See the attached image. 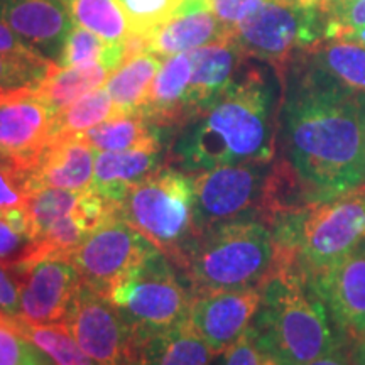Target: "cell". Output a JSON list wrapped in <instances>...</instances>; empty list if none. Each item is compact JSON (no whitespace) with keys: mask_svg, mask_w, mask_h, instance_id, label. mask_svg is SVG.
<instances>
[{"mask_svg":"<svg viewBox=\"0 0 365 365\" xmlns=\"http://www.w3.org/2000/svg\"><path fill=\"white\" fill-rule=\"evenodd\" d=\"M282 158L309 203L365 185V135L360 93L294 59L282 76Z\"/></svg>","mask_w":365,"mask_h":365,"instance_id":"cell-1","label":"cell"},{"mask_svg":"<svg viewBox=\"0 0 365 365\" xmlns=\"http://www.w3.org/2000/svg\"><path fill=\"white\" fill-rule=\"evenodd\" d=\"M279 112L274 85L247 66L208 105L185 122L168 150L171 168L186 175L276 159Z\"/></svg>","mask_w":365,"mask_h":365,"instance_id":"cell-2","label":"cell"},{"mask_svg":"<svg viewBox=\"0 0 365 365\" xmlns=\"http://www.w3.org/2000/svg\"><path fill=\"white\" fill-rule=\"evenodd\" d=\"M261 294L252 330L261 352L277 365H308L349 344L333 328L322 299L293 267H277L261 286Z\"/></svg>","mask_w":365,"mask_h":365,"instance_id":"cell-3","label":"cell"},{"mask_svg":"<svg viewBox=\"0 0 365 365\" xmlns=\"http://www.w3.org/2000/svg\"><path fill=\"white\" fill-rule=\"evenodd\" d=\"M277 244L261 220L215 225L186 245L175 262L190 296L261 287L276 271Z\"/></svg>","mask_w":365,"mask_h":365,"instance_id":"cell-4","label":"cell"},{"mask_svg":"<svg viewBox=\"0 0 365 365\" xmlns=\"http://www.w3.org/2000/svg\"><path fill=\"white\" fill-rule=\"evenodd\" d=\"M277 266L293 267L312 282L365 239V185L327 202L308 203L271 225Z\"/></svg>","mask_w":365,"mask_h":365,"instance_id":"cell-5","label":"cell"},{"mask_svg":"<svg viewBox=\"0 0 365 365\" xmlns=\"http://www.w3.org/2000/svg\"><path fill=\"white\" fill-rule=\"evenodd\" d=\"M195 176L163 166L130 186L118 215L175 264L193 240Z\"/></svg>","mask_w":365,"mask_h":365,"instance_id":"cell-6","label":"cell"},{"mask_svg":"<svg viewBox=\"0 0 365 365\" xmlns=\"http://www.w3.org/2000/svg\"><path fill=\"white\" fill-rule=\"evenodd\" d=\"M327 34L323 0H267L237 26L232 41L247 58L267 63L282 80L291 63Z\"/></svg>","mask_w":365,"mask_h":365,"instance_id":"cell-7","label":"cell"},{"mask_svg":"<svg viewBox=\"0 0 365 365\" xmlns=\"http://www.w3.org/2000/svg\"><path fill=\"white\" fill-rule=\"evenodd\" d=\"M175 264L156 250L108 293V301L137 335L168 331L188 318L191 296Z\"/></svg>","mask_w":365,"mask_h":365,"instance_id":"cell-8","label":"cell"},{"mask_svg":"<svg viewBox=\"0 0 365 365\" xmlns=\"http://www.w3.org/2000/svg\"><path fill=\"white\" fill-rule=\"evenodd\" d=\"M156 250L144 235L115 215L90 232L66 259L83 284L107 298L117 282Z\"/></svg>","mask_w":365,"mask_h":365,"instance_id":"cell-9","label":"cell"},{"mask_svg":"<svg viewBox=\"0 0 365 365\" xmlns=\"http://www.w3.org/2000/svg\"><path fill=\"white\" fill-rule=\"evenodd\" d=\"M80 349L97 365H137V336L117 308L81 282L65 319Z\"/></svg>","mask_w":365,"mask_h":365,"instance_id":"cell-10","label":"cell"},{"mask_svg":"<svg viewBox=\"0 0 365 365\" xmlns=\"http://www.w3.org/2000/svg\"><path fill=\"white\" fill-rule=\"evenodd\" d=\"M19 287V314L26 325L65 323L78 287L80 274L61 257H43L7 267Z\"/></svg>","mask_w":365,"mask_h":365,"instance_id":"cell-11","label":"cell"},{"mask_svg":"<svg viewBox=\"0 0 365 365\" xmlns=\"http://www.w3.org/2000/svg\"><path fill=\"white\" fill-rule=\"evenodd\" d=\"M261 296V287L191 296L186 322L213 354H225L252 327Z\"/></svg>","mask_w":365,"mask_h":365,"instance_id":"cell-12","label":"cell"},{"mask_svg":"<svg viewBox=\"0 0 365 365\" xmlns=\"http://www.w3.org/2000/svg\"><path fill=\"white\" fill-rule=\"evenodd\" d=\"M308 284L341 339L357 344L365 333V242Z\"/></svg>","mask_w":365,"mask_h":365,"instance_id":"cell-13","label":"cell"},{"mask_svg":"<svg viewBox=\"0 0 365 365\" xmlns=\"http://www.w3.org/2000/svg\"><path fill=\"white\" fill-rule=\"evenodd\" d=\"M0 21L36 53L54 63L73 27L61 0H0Z\"/></svg>","mask_w":365,"mask_h":365,"instance_id":"cell-14","label":"cell"},{"mask_svg":"<svg viewBox=\"0 0 365 365\" xmlns=\"http://www.w3.org/2000/svg\"><path fill=\"white\" fill-rule=\"evenodd\" d=\"M53 134V115L33 95L0 102V153L21 170L34 164Z\"/></svg>","mask_w":365,"mask_h":365,"instance_id":"cell-15","label":"cell"},{"mask_svg":"<svg viewBox=\"0 0 365 365\" xmlns=\"http://www.w3.org/2000/svg\"><path fill=\"white\" fill-rule=\"evenodd\" d=\"M95 150L80 135L51 139L24 176L27 195L43 188L83 191L93 181Z\"/></svg>","mask_w":365,"mask_h":365,"instance_id":"cell-16","label":"cell"},{"mask_svg":"<svg viewBox=\"0 0 365 365\" xmlns=\"http://www.w3.org/2000/svg\"><path fill=\"white\" fill-rule=\"evenodd\" d=\"M230 39L208 0H182L170 19L150 34V53L170 58Z\"/></svg>","mask_w":365,"mask_h":365,"instance_id":"cell-17","label":"cell"},{"mask_svg":"<svg viewBox=\"0 0 365 365\" xmlns=\"http://www.w3.org/2000/svg\"><path fill=\"white\" fill-rule=\"evenodd\" d=\"M190 56L193 71L186 93L188 120L237 78L247 58L232 39L203 46L190 51Z\"/></svg>","mask_w":365,"mask_h":365,"instance_id":"cell-18","label":"cell"},{"mask_svg":"<svg viewBox=\"0 0 365 365\" xmlns=\"http://www.w3.org/2000/svg\"><path fill=\"white\" fill-rule=\"evenodd\" d=\"M190 53L170 56L163 63L150 86L148 102L139 113L156 129H180L188 120L186 93L191 81Z\"/></svg>","mask_w":365,"mask_h":365,"instance_id":"cell-19","label":"cell"},{"mask_svg":"<svg viewBox=\"0 0 365 365\" xmlns=\"http://www.w3.org/2000/svg\"><path fill=\"white\" fill-rule=\"evenodd\" d=\"M161 148H144L118 153H98L95 156L93 181L90 188L110 202L120 205L130 186L161 170Z\"/></svg>","mask_w":365,"mask_h":365,"instance_id":"cell-20","label":"cell"},{"mask_svg":"<svg viewBox=\"0 0 365 365\" xmlns=\"http://www.w3.org/2000/svg\"><path fill=\"white\" fill-rule=\"evenodd\" d=\"M135 336L137 365H210L215 357L188 322L168 331Z\"/></svg>","mask_w":365,"mask_h":365,"instance_id":"cell-21","label":"cell"},{"mask_svg":"<svg viewBox=\"0 0 365 365\" xmlns=\"http://www.w3.org/2000/svg\"><path fill=\"white\" fill-rule=\"evenodd\" d=\"M301 61L325 75L344 88L365 93V46L354 41L323 39Z\"/></svg>","mask_w":365,"mask_h":365,"instance_id":"cell-22","label":"cell"},{"mask_svg":"<svg viewBox=\"0 0 365 365\" xmlns=\"http://www.w3.org/2000/svg\"><path fill=\"white\" fill-rule=\"evenodd\" d=\"M110 75L112 71L102 63L80 68H59L54 65L34 91V97L54 117L75 100L100 88Z\"/></svg>","mask_w":365,"mask_h":365,"instance_id":"cell-23","label":"cell"},{"mask_svg":"<svg viewBox=\"0 0 365 365\" xmlns=\"http://www.w3.org/2000/svg\"><path fill=\"white\" fill-rule=\"evenodd\" d=\"M163 58L154 53H144L125 61L105 81L120 115L139 112L148 102L150 86L163 66Z\"/></svg>","mask_w":365,"mask_h":365,"instance_id":"cell-24","label":"cell"},{"mask_svg":"<svg viewBox=\"0 0 365 365\" xmlns=\"http://www.w3.org/2000/svg\"><path fill=\"white\" fill-rule=\"evenodd\" d=\"M78 135L95 153L161 148L159 129L145 120L139 112L112 117Z\"/></svg>","mask_w":365,"mask_h":365,"instance_id":"cell-25","label":"cell"},{"mask_svg":"<svg viewBox=\"0 0 365 365\" xmlns=\"http://www.w3.org/2000/svg\"><path fill=\"white\" fill-rule=\"evenodd\" d=\"M65 7L75 24L83 26L108 44H124L130 24L117 0H66Z\"/></svg>","mask_w":365,"mask_h":365,"instance_id":"cell-26","label":"cell"},{"mask_svg":"<svg viewBox=\"0 0 365 365\" xmlns=\"http://www.w3.org/2000/svg\"><path fill=\"white\" fill-rule=\"evenodd\" d=\"M120 115L115 103L105 88H97L68 105L65 110L53 117L51 139L78 135L108 118ZM49 139V140H51Z\"/></svg>","mask_w":365,"mask_h":365,"instance_id":"cell-27","label":"cell"},{"mask_svg":"<svg viewBox=\"0 0 365 365\" xmlns=\"http://www.w3.org/2000/svg\"><path fill=\"white\" fill-rule=\"evenodd\" d=\"M80 191L43 188L27 195L26 217L27 237L36 242L46 234L53 223L70 215L78 200Z\"/></svg>","mask_w":365,"mask_h":365,"instance_id":"cell-28","label":"cell"},{"mask_svg":"<svg viewBox=\"0 0 365 365\" xmlns=\"http://www.w3.org/2000/svg\"><path fill=\"white\" fill-rule=\"evenodd\" d=\"M19 325L27 339L39 346L53 360L54 365H97L80 349L68 330L66 323L26 325L19 319Z\"/></svg>","mask_w":365,"mask_h":365,"instance_id":"cell-29","label":"cell"},{"mask_svg":"<svg viewBox=\"0 0 365 365\" xmlns=\"http://www.w3.org/2000/svg\"><path fill=\"white\" fill-rule=\"evenodd\" d=\"M56 63L46 58H17L0 54V95L16 98L33 95Z\"/></svg>","mask_w":365,"mask_h":365,"instance_id":"cell-30","label":"cell"},{"mask_svg":"<svg viewBox=\"0 0 365 365\" xmlns=\"http://www.w3.org/2000/svg\"><path fill=\"white\" fill-rule=\"evenodd\" d=\"M0 365H54L21 330L19 319L0 309Z\"/></svg>","mask_w":365,"mask_h":365,"instance_id":"cell-31","label":"cell"},{"mask_svg":"<svg viewBox=\"0 0 365 365\" xmlns=\"http://www.w3.org/2000/svg\"><path fill=\"white\" fill-rule=\"evenodd\" d=\"M323 4L327 11L325 39L365 46V0H323Z\"/></svg>","mask_w":365,"mask_h":365,"instance_id":"cell-32","label":"cell"},{"mask_svg":"<svg viewBox=\"0 0 365 365\" xmlns=\"http://www.w3.org/2000/svg\"><path fill=\"white\" fill-rule=\"evenodd\" d=\"M107 51L108 43H105L102 38H98L91 31L85 29L83 26L73 22V27L70 34L66 36L56 65L59 68H80L95 65V63L103 65Z\"/></svg>","mask_w":365,"mask_h":365,"instance_id":"cell-33","label":"cell"},{"mask_svg":"<svg viewBox=\"0 0 365 365\" xmlns=\"http://www.w3.org/2000/svg\"><path fill=\"white\" fill-rule=\"evenodd\" d=\"M124 9L130 33L153 34L171 17L182 0H117Z\"/></svg>","mask_w":365,"mask_h":365,"instance_id":"cell-34","label":"cell"},{"mask_svg":"<svg viewBox=\"0 0 365 365\" xmlns=\"http://www.w3.org/2000/svg\"><path fill=\"white\" fill-rule=\"evenodd\" d=\"M118 208H120V205L107 200L93 188H86L80 191L71 217L75 218V222L78 223L81 230L88 235L90 232H93L95 228L107 222L108 218L118 215Z\"/></svg>","mask_w":365,"mask_h":365,"instance_id":"cell-35","label":"cell"},{"mask_svg":"<svg viewBox=\"0 0 365 365\" xmlns=\"http://www.w3.org/2000/svg\"><path fill=\"white\" fill-rule=\"evenodd\" d=\"M27 191L21 168L11 158L0 154V212L26 207Z\"/></svg>","mask_w":365,"mask_h":365,"instance_id":"cell-36","label":"cell"},{"mask_svg":"<svg viewBox=\"0 0 365 365\" xmlns=\"http://www.w3.org/2000/svg\"><path fill=\"white\" fill-rule=\"evenodd\" d=\"M34 249V242L21 232H17L11 223L0 217V264L12 267L26 261Z\"/></svg>","mask_w":365,"mask_h":365,"instance_id":"cell-37","label":"cell"},{"mask_svg":"<svg viewBox=\"0 0 365 365\" xmlns=\"http://www.w3.org/2000/svg\"><path fill=\"white\" fill-rule=\"evenodd\" d=\"M208 2L217 19L232 36L237 26L247 19L250 14H254L267 0H208Z\"/></svg>","mask_w":365,"mask_h":365,"instance_id":"cell-38","label":"cell"},{"mask_svg":"<svg viewBox=\"0 0 365 365\" xmlns=\"http://www.w3.org/2000/svg\"><path fill=\"white\" fill-rule=\"evenodd\" d=\"M264 354L259 349L252 327L225 352L223 365H262Z\"/></svg>","mask_w":365,"mask_h":365,"instance_id":"cell-39","label":"cell"},{"mask_svg":"<svg viewBox=\"0 0 365 365\" xmlns=\"http://www.w3.org/2000/svg\"><path fill=\"white\" fill-rule=\"evenodd\" d=\"M0 54H7V56L17 58H43L39 53H36L31 46H27L19 36L9 27L6 22L0 21Z\"/></svg>","mask_w":365,"mask_h":365,"instance_id":"cell-40","label":"cell"},{"mask_svg":"<svg viewBox=\"0 0 365 365\" xmlns=\"http://www.w3.org/2000/svg\"><path fill=\"white\" fill-rule=\"evenodd\" d=\"M0 309L7 314H19V287L6 266L0 264Z\"/></svg>","mask_w":365,"mask_h":365,"instance_id":"cell-41","label":"cell"},{"mask_svg":"<svg viewBox=\"0 0 365 365\" xmlns=\"http://www.w3.org/2000/svg\"><path fill=\"white\" fill-rule=\"evenodd\" d=\"M308 365H355L354 345H341L336 350H333L331 354L323 355V357L313 360Z\"/></svg>","mask_w":365,"mask_h":365,"instance_id":"cell-42","label":"cell"},{"mask_svg":"<svg viewBox=\"0 0 365 365\" xmlns=\"http://www.w3.org/2000/svg\"><path fill=\"white\" fill-rule=\"evenodd\" d=\"M354 350H355V354H359V355H362V357H365V333H364L362 339H360L357 344L354 345Z\"/></svg>","mask_w":365,"mask_h":365,"instance_id":"cell-43","label":"cell"},{"mask_svg":"<svg viewBox=\"0 0 365 365\" xmlns=\"http://www.w3.org/2000/svg\"><path fill=\"white\" fill-rule=\"evenodd\" d=\"M360 107H362V122H364V135H365V93H360Z\"/></svg>","mask_w":365,"mask_h":365,"instance_id":"cell-44","label":"cell"},{"mask_svg":"<svg viewBox=\"0 0 365 365\" xmlns=\"http://www.w3.org/2000/svg\"><path fill=\"white\" fill-rule=\"evenodd\" d=\"M354 360H355V365H365V357L355 354V350H354Z\"/></svg>","mask_w":365,"mask_h":365,"instance_id":"cell-45","label":"cell"},{"mask_svg":"<svg viewBox=\"0 0 365 365\" xmlns=\"http://www.w3.org/2000/svg\"><path fill=\"white\" fill-rule=\"evenodd\" d=\"M262 365H277V362H276V360H274V359L269 357V355H264Z\"/></svg>","mask_w":365,"mask_h":365,"instance_id":"cell-46","label":"cell"},{"mask_svg":"<svg viewBox=\"0 0 365 365\" xmlns=\"http://www.w3.org/2000/svg\"><path fill=\"white\" fill-rule=\"evenodd\" d=\"M0 102H6V98H4L2 95H0Z\"/></svg>","mask_w":365,"mask_h":365,"instance_id":"cell-47","label":"cell"},{"mask_svg":"<svg viewBox=\"0 0 365 365\" xmlns=\"http://www.w3.org/2000/svg\"><path fill=\"white\" fill-rule=\"evenodd\" d=\"M364 242H365V239H364Z\"/></svg>","mask_w":365,"mask_h":365,"instance_id":"cell-48","label":"cell"},{"mask_svg":"<svg viewBox=\"0 0 365 365\" xmlns=\"http://www.w3.org/2000/svg\"><path fill=\"white\" fill-rule=\"evenodd\" d=\"M0 154H2V153H0Z\"/></svg>","mask_w":365,"mask_h":365,"instance_id":"cell-49","label":"cell"}]
</instances>
